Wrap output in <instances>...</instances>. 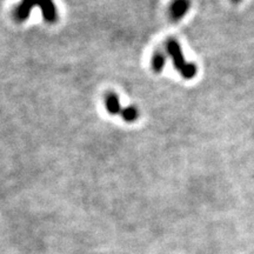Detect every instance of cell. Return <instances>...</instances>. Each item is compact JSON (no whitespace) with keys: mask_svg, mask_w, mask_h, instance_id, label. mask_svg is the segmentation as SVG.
I'll return each mask as SVG.
<instances>
[{"mask_svg":"<svg viewBox=\"0 0 254 254\" xmlns=\"http://www.w3.org/2000/svg\"><path fill=\"white\" fill-rule=\"evenodd\" d=\"M38 6L41 10L45 21L53 24L58 20V11L53 0H21L20 4L14 10V19L17 21H25L31 14L33 7Z\"/></svg>","mask_w":254,"mask_h":254,"instance_id":"obj_1","label":"cell"},{"mask_svg":"<svg viewBox=\"0 0 254 254\" xmlns=\"http://www.w3.org/2000/svg\"><path fill=\"white\" fill-rule=\"evenodd\" d=\"M166 49H167V53L171 55L172 60H173L174 67H176L178 72H180L182 78L193 79L196 77L198 72L196 64L187 63V61L185 60L179 42L174 40V39H169V40L166 42Z\"/></svg>","mask_w":254,"mask_h":254,"instance_id":"obj_2","label":"cell"},{"mask_svg":"<svg viewBox=\"0 0 254 254\" xmlns=\"http://www.w3.org/2000/svg\"><path fill=\"white\" fill-rule=\"evenodd\" d=\"M191 7L190 0H173L169 5V18L172 21H180Z\"/></svg>","mask_w":254,"mask_h":254,"instance_id":"obj_3","label":"cell"},{"mask_svg":"<svg viewBox=\"0 0 254 254\" xmlns=\"http://www.w3.org/2000/svg\"><path fill=\"white\" fill-rule=\"evenodd\" d=\"M105 105H106V109L109 111V114L112 115L120 114L121 109H123L120 106L119 99H118V97L114 94V93H109V95H106Z\"/></svg>","mask_w":254,"mask_h":254,"instance_id":"obj_4","label":"cell"},{"mask_svg":"<svg viewBox=\"0 0 254 254\" xmlns=\"http://www.w3.org/2000/svg\"><path fill=\"white\" fill-rule=\"evenodd\" d=\"M120 115L124 120L127 121V123H133V121L137 120L138 117H139V112H138V109H135V107L129 106L121 109Z\"/></svg>","mask_w":254,"mask_h":254,"instance_id":"obj_5","label":"cell"},{"mask_svg":"<svg viewBox=\"0 0 254 254\" xmlns=\"http://www.w3.org/2000/svg\"><path fill=\"white\" fill-rule=\"evenodd\" d=\"M165 66V55L163 53L157 52L152 58V69L154 70V72L159 73L163 70Z\"/></svg>","mask_w":254,"mask_h":254,"instance_id":"obj_6","label":"cell"},{"mask_svg":"<svg viewBox=\"0 0 254 254\" xmlns=\"http://www.w3.org/2000/svg\"><path fill=\"white\" fill-rule=\"evenodd\" d=\"M232 1H233V2H239L240 0H232Z\"/></svg>","mask_w":254,"mask_h":254,"instance_id":"obj_7","label":"cell"}]
</instances>
